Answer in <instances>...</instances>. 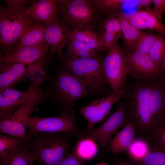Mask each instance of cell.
<instances>
[{"label":"cell","mask_w":165,"mask_h":165,"mask_svg":"<svg viewBox=\"0 0 165 165\" xmlns=\"http://www.w3.org/2000/svg\"><path fill=\"white\" fill-rule=\"evenodd\" d=\"M28 133L34 161L40 165H58L68 153L70 137L73 135L66 132Z\"/></svg>","instance_id":"cell-1"},{"label":"cell","mask_w":165,"mask_h":165,"mask_svg":"<svg viewBox=\"0 0 165 165\" xmlns=\"http://www.w3.org/2000/svg\"><path fill=\"white\" fill-rule=\"evenodd\" d=\"M5 1L7 7L0 9V39L1 45L6 47L16 42L24 29L36 20L25 13L28 1Z\"/></svg>","instance_id":"cell-2"},{"label":"cell","mask_w":165,"mask_h":165,"mask_svg":"<svg viewBox=\"0 0 165 165\" xmlns=\"http://www.w3.org/2000/svg\"><path fill=\"white\" fill-rule=\"evenodd\" d=\"M64 62L75 77L93 92L100 94L108 82L102 63L97 57L75 59L66 57Z\"/></svg>","instance_id":"cell-3"},{"label":"cell","mask_w":165,"mask_h":165,"mask_svg":"<svg viewBox=\"0 0 165 165\" xmlns=\"http://www.w3.org/2000/svg\"><path fill=\"white\" fill-rule=\"evenodd\" d=\"M75 111L64 112L59 116H16L31 132H66L80 138L82 131L78 128Z\"/></svg>","instance_id":"cell-4"},{"label":"cell","mask_w":165,"mask_h":165,"mask_svg":"<svg viewBox=\"0 0 165 165\" xmlns=\"http://www.w3.org/2000/svg\"><path fill=\"white\" fill-rule=\"evenodd\" d=\"M0 92V119L14 115H29L39 94L36 85L26 91L10 88Z\"/></svg>","instance_id":"cell-5"},{"label":"cell","mask_w":165,"mask_h":165,"mask_svg":"<svg viewBox=\"0 0 165 165\" xmlns=\"http://www.w3.org/2000/svg\"><path fill=\"white\" fill-rule=\"evenodd\" d=\"M127 116L126 105L123 102L100 127L83 130L82 136L80 138H89L98 144L101 148L100 156L101 157L107 150L113 135L126 121Z\"/></svg>","instance_id":"cell-6"},{"label":"cell","mask_w":165,"mask_h":165,"mask_svg":"<svg viewBox=\"0 0 165 165\" xmlns=\"http://www.w3.org/2000/svg\"><path fill=\"white\" fill-rule=\"evenodd\" d=\"M102 64L108 82L113 92H118L124 85L126 77L130 72L124 54L117 42L109 50Z\"/></svg>","instance_id":"cell-7"},{"label":"cell","mask_w":165,"mask_h":165,"mask_svg":"<svg viewBox=\"0 0 165 165\" xmlns=\"http://www.w3.org/2000/svg\"><path fill=\"white\" fill-rule=\"evenodd\" d=\"M123 91L120 90L112 92L105 97L92 101L87 105L81 107L80 113L87 122L88 129L94 128L96 123L103 121L110 112L113 105L121 99Z\"/></svg>","instance_id":"cell-8"},{"label":"cell","mask_w":165,"mask_h":165,"mask_svg":"<svg viewBox=\"0 0 165 165\" xmlns=\"http://www.w3.org/2000/svg\"><path fill=\"white\" fill-rule=\"evenodd\" d=\"M56 86L62 97L71 105L75 104L80 99L90 95L93 92L70 72H63L59 74Z\"/></svg>","instance_id":"cell-9"},{"label":"cell","mask_w":165,"mask_h":165,"mask_svg":"<svg viewBox=\"0 0 165 165\" xmlns=\"http://www.w3.org/2000/svg\"><path fill=\"white\" fill-rule=\"evenodd\" d=\"M152 87L143 86L136 89L132 98V108L138 127L148 132L155 130L149 110V99Z\"/></svg>","instance_id":"cell-10"},{"label":"cell","mask_w":165,"mask_h":165,"mask_svg":"<svg viewBox=\"0 0 165 165\" xmlns=\"http://www.w3.org/2000/svg\"><path fill=\"white\" fill-rule=\"evenodd\" d=\"M59 10L68 20L80 27L92 20L93 11L89 2L84 0H59Z\"/></svg>","instance_id":"cell-11"},{"label":"cell","mask_w":165,"mask_h":165,"mask_svg":"<svg viewBox=\"0 0 165 165\" xmlns=\"http://www.w3.org/2000/svg\"><path fill=\"white\" fill-rule=\"evenodd\" d=\"M130 70V74L138 78L148 79L156 76L160 68L147 54L137 51L124 54Z\"/></svg>","instance_id":"cell-12"},{"label":"cell","mask_w":165,"mask_h":165,"mask_svg":"<svg viewBox=\"0 0 165 165\" xmlns=\"http://www.w3.org/2000/svg\"><path fill=\"white\" fill-rule=\"evenodd\" d=\"M49 47L45 42L15 50H7L1 58V62L6 64H31L46 55Z\"/></svg>","instance_id":"cell-13"},{"label":"cell","mask_w":165,"mask_h":165,"mask_svg":"<svg viewBox=\"0 0 165 165\" xmlns=\"http://www.w3.org/2000/svg\"><path fill=\"white\" fill-rule=\"evenodd\" d=\"M41 61L31 64L2 63L0 65V92L11 87L28 72L37 69Z\"/></svg>","instance_id":"cell-14"},{"label":"cell","mask_w":165,"mask_h":165,"mask_svg":"<svg viewBox=\"0 0 165 165\" xmlns=\"http://www.w3.org/2000/svg\"><path fill=\"white\" fill-rule=\"evenodd\" d=\"M57 2L55 0L33 2L30 6L25 9V13L46 25L56 20L58 11Z\"/></svg>","instance_id":"cell-15"},{"label":"cell","mask_w":165,"mask_h":165,"mask_svg":"<svg viewBox=\"0 0 165 165\" xmlns=\"http://www.w3.org/2000/svg\"><path fill=\"white\" fill-rule=\"evenodd\" d=\"M46 25L45 41L52 52L60 54L64 47L69 43V31L56 20Z\"/></svg>","instance_id":"cell-16"},{"label":"cell","mask_w":165,"mask_h":165,"mask_svg":"<svg viewBox=\"0 0 165 165\" xmlns=\"http://www.w3.org/2000/svg\"><path fill=\"white\" fill-rule=\"evenodd\" d=\"M116 15L126 19L131 25L139 30L148 29L156 31L165 35V26L153 13L151 9L137 12L130 16L122 13Z\"/></svg>","instance_id":"cell-17"},{"label":"cell","mask_w":165,"mask_h":165,"mask_svg":"<svg viewBox=\"0 0 165 165\" xmlns=\"http://www.w3.org/2000/svg\"><path fill=\"white\" fill-rule=\"evenodd\" d=\"M135 132V126L132 122L126 123L124 127L111 139L107 150L115 155L127 151L134 140Z\"/></svg>","instance_id":"cell-18"},{"label":"cell","mask_w":165,"mask_h":165,"mask_svg":"<svg viewBox=\"0 0 165 165\" xmlns=\"http://www.w3.org/2000/svg\"><path fill=\"white\" fill-rule=\"evenodd\" d=\"M46 27L36 23L27 27L14 46L8 50H15L45 42L44 34Z\"/></svg>","instance_id":"cell-19"},{"label":"cell","mask_w":165,"mask_h":165,"mask_svg":"<svg viewBox=\"0 0 165 165\" xmlns=\"http://www.w3.org/2000/svg\"><path fill=\"white\" fill-rule=\"evenodd\" d=\"M122 34L119 18L112 16L105 20L98 36L104 49L109 50Z\"/></svg>","instance_id":"cell-20"},{"label":"cell","mask_w":165,"mask_h":165,"mask_svg":"<svg viewBox=\"0 0 165 165\" xmlns=\"http://www.w3.org/2000/svg\"><path fill=\"white\" fill-rule=\"evenodd\" d=\"M28 142L24 143L9 154L0 158V165H31L34 161Z\"/></svg>","instance_id":"cell-21"},{"label":"cell","mask_w":165,"mask_h":165,"mask_svg":"<svg viewBox=\"0 0 165 165\" xmlns=\"http://www.w3.org/2000/svg\"><path fill=\"white\" fill-rule=\"evenodd\" d=\"M149 110L152 123L155 129L163 123L165 113V101L161 91L157 87H152L149 99Z\"/></svg>","instance_id":"cell-22"},{"label":"cell","mask_w":165,"mask_h":165,"mask_svg":"<svg viewBox=\"0 0 165 165\" xmlns=\"http://www.w3.org/2000/svg\"><path fill=\"white\" fill-rule=\"evenodd\" d=\"M69 39L79 41L98 51L104 49L98 35L87 26L77 28L69 31Z\"/></svg>","instance_id":"cell-23"},{"label":"cell","mask_w":165,"mask_h":165,"mask_svg":"<svg viewBox=\"0 0 165 165\" xmlns=\"http://www.w3.org/2000/svg\"><path fill=\"white\" fill-rule=\"evenodd\" d=\"M0 133L21 138L28 142L29 137L25 127L16 117L0 119Z\"/></svg>","instance_id":"cell-24"},{"label":"cell","mask_w":165,"mask_h":165,"mask_svg":"<svg viewBox=\"0 0 165 165\" xmlns=\"http://www.w3.org/2000/svg\"><path fill=\"white\" fill-rule=\"evenodd\" d=\"M117 16L120 20L125 47L127 51H135L137 42L142 32L131 25L124 18L120 16Z\"/></svg>","instance_id":"cell-25"},{"label":"cell","mask_w":165,"mask_h":165,"mask_svg":"<svg viewBox=\"0 0 165 165\" xmlns=\"http://www.w3.org/2000/svg\"><path fill=\"white\" fill-rule=\"evenodd\" d=\"M66 57L77 59L97 57L95 50L79 41L69 39Z\"/></svg>","instance_id":"cell-26"},{"label":"cell","mask_w":165,"mask_h":165,"mask_svg":"<svg viewBox=\"0 0 165 165\" xmlns=\"http://www.w3.org/2000/svg\"><path fill=\"white\" fill-rule=\"evenodd\" d=\"M74 148L77 154L82 159L86 161L94 158L98 152L95 142L87 138H81Z\"/></svg>","instance_id":"cell-27"},{"label":"cell","mask_w":165,"mask_h":165,"mask_svg":"<svg viewBox=\"0 0 165 165\" xmlns=\"http://www.w3.org/2000/svg\"><path fill=\"white\" fill-rule=\"evenodd\" d=\"M27 142L16 137L0 134V158L6 156L22 144Z\"/></svg>","instance_id":"cell-28"},{"label":"cell","mask_w":165,"mask_h":165,"mask_svg":"<svg viewBox=\"0 0 165 165\" xmlns=\"http://www.w3.org/2000/svg\"><path fill=\"white\" fill-rule=\"evenodd\" d=\"M127 151L130 157L138 163L150 151L146 142L139 139L134 140Z\"/></svg>","instance_id":"cell-29"},{"label":"cell","mask_w":165,"mask_h":165,"mask_svg":"<svg viewBox=\"0 0 165 165\" xmlns=\"http://www.w3.org/2000/svg\"><path fill=\"white\" fill-rule=\"evenodd\" d=\"M165 54V38L159 36L150 49L148 55L156 66H160Z\"/></svg>","instance_id":"cell-30"},{"label":"cell","mask_w":165,"mask_h":165,"mask_svg":"<svg viewBox=\"0 0 165 165\" xmlns=\"http://www.w3.org/2000/svg\"><path fill=\"white\" fill-rule=\"evenodd\" d=\"M138 163L139 165H165V149L150 151Z\"/></svg>","instance_id":"cell-31"},{"label":"cell","mask_w":165,"mask_h":165,"mask_svg":"<svg viewBox=\"0 0 165 165\" xmlns=\"http://www.w3.org/2000/svg\"><path fill=\"white\" fill-rule=\"evenodd\" d=\"M159 36L152 33L142 32L137 42L135 51L148 54Z\"/></svg>","instance_id":"cell-32"},{"label":"cell","mask_w":165,"mask_h":165,"mask_svg":"<svg viewBox=\"0 0 165 165\" xmlns=\"http://www.w3.org/2000/svg\"><path fill=\"white\" fill-rule=\"evenodd\" d=\"M86 162L77 154L73 148L58 165H85Z\"/></svg>","instance_id":"cell-33"},{"label":"cell","mask_w":165,"mask_h":165,"mask_svg":"<svg viewBox=\"0 0 165 165\" xmlns=\"http://www.w3.org/2000/svg\"><path fill=\"white\" fill-rule=\"evenodd\" d=\"M133 0H97L94 2L99 8L103 10H108L112 8H117L119 7L121 4L124 2H130Z\"/></svg>","instance_id":"cell-34"},{"label":"cell","mask_w":165,"mask_h":165,"mask_svg":"<svg viewBox=\"0 0 165 165\" xmlns=\"http://www.w3.org/2000/svg\"><path fill=\"white\" fill-rule=\"evenodd\" d=\"M154 131L153 137L160 148L165 149V123L160 125Z\"/></svg>","instance_id":"cell-35"},{"label":"cell","mask_w":165,"mask_h":165,"mask_svg":"<svg viewBox=\"0 0 165 165\" xmlns=\"http://www.w3.org/2000/svg\"><path fill=\"white\" fill-rule=\"evenodd\" d=\"M154 4L153 9H151L154 15L161 21L162 14L165 10V0H152Z\"/></svg>","instance_id":"cell-36"},{"label":"cell","mask_w":165,"mask_h":165,"mask_svg":"<svg viewBox=\"0 0 165 165\" xmlns=\"http://www.w3.org/2000/svg\"><path fill=\"white\" fill-rule=\"evenodd\" d=\"M152 2V0H138V4L141 6L145 7L146 9H150L149 7Z\"/></svg>","instance_id":"cell-37"},{"label":"cell","mask_w":165,"mask_h":165,"mask_svg":"<svg viewBox=\"0 0 165 165\" xmlns=\"http://www.w3.org/2000/svg\"><path fill=\"white\" fill-rule=\"evenodd\" d=\"M115 165H134L125 160L121 159H118L114 162Z\"/></svg>","instance_id":"cell-38"},{"label":"cell","mask_w":165,"mask_h":165,"mask_svg":"<svg viewBox=\"0 0 165 165\" xmlns=\"http://www.w3.org/2000/svg\"><path fill=\"white\" fill-rule=\"evenodd\" d=\"M95 165H108L107 162H106L103 161Z\"/></svg>","instance_id":"cell-39"},{"label":"cell","mask_w":165,"mask_h":165,"mask_svg":"<svg viewBox=\"0 0 165 165\" xmlns=\"http://www.w3.org/2000/svg\"><path fill=\"white\" fill-rule=\"evenodd\" d=\"M31 165H34L33 163V162H32L31 163Z\"/></svg>","instance_id":"cell-40"},{"label":"cell","mask_w":165,"mask_h":165,"mask_svg":"<svg viewBox=\"0 0 165 165\" xmlns=\"http://www.w3.org/2000/svg\"></svg>","instance_id":"cell-41"}]
</instances>
